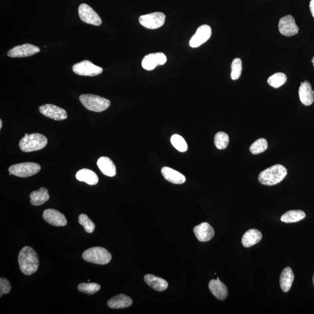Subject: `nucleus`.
Instances as JSON below:
<instances>
[{
    "mask_svg": "<svg viewBox=\"0 0 314 314\" xmlns=\"http://www.w3.org/2000/svg\"><path fill=\"white\" fill-rule=\"evenodd\" d=\"M11 289V286L10 282L4 278L0 279V297H2V295L10 293Z\"/></svg>",
    "mask_w": 314,
    "mask_h": 314,
    "instance_id": "f704fd0d",
    "label": "nucleus"
},
{
    "mask_svg": "<svg viewBox=\"0 0 314 314\" xmlns=\"http://www.w3.org/2000/svg\"><path fill=\"white\" fill-rule=\"evenodd\" d=\"M167 61V57L164 53L157 52L144 57L141 65L144 69L152 70L155 69L157 66L165 64Z\"/></svg>",
    "mask_w": 314,
    "mask_h": 314,
    "instance_id": "4468645a",
    "label": "nucleus"
},
{
    "mask_svg": "<svg viewBox=\"0 0 314 314\" xmlns=\"http://www.w3.org/2000/svg\"><path fill=\"white\" fill-rule=\"evenodd\" d=\"M144 280L148 285L156 291L162 292L168 288V283L164 279L159 278L151 274L144 276Z\"/></svg>",
    "mask_w": 314,
    "mask_h": 314,
    "instance_id": "b1692460",
    "label": "nucleus"
},
{
    "mask_svg": "<svg viewBox=\"0 0 314 314\" xmlns=\"http://www.w3.org/2000/svg\"><path fill=\"white\" fill-rule=\"evenodd\" d=\"M76 178L79 181H84L90 185H95L98 181L96 174L88 169H82L79 171L76 174Z\"/></svg>",
    "mask_w": 314,
    "mask_h": 314,
    "instance_id": "393cba45",
    "label": "nucleus"
},
{
    "mask_svg": "<svg viewBox=\"0 0 314 314\" xmlns=\"http://www.w3.org/2000/svg\"><path fill=\"white\" fill-rule=\"evenodd\" d=\"M306 214L301 210H291L286 212L281 217V220L285 223H297L306 218Z\"/></svg>",
    "mask_w": 314,
    "mask_h": 314,
    "instance_id": "bb28decb",
    "label": "nucleus"
},
{
    "mask_svg": "<svg viewBox=\"0 0 314 314\" xmlns=\"http://www.w3.org/2000/svg\"><path fill=\"white\" fill-rule=\"evenodd\" d=\"M165 18V14L162 12H154V13L141 15L139 18V22L146 28L156 29L164 25Z\"/></svg>",
    "mask_w": 314,
    "mask_h": 314,
    "instance_id": "0eeeda50",
    "label": "nucleus"
},
{
    "mask_svg": "<svg viewBox=\"0 0 314 314\" xmlns=\"http://www.w3.org/2000/svg\"><path fill=\"white\" fill-rule=\"evenodd\" d=\"M287 81V76L285 73L278 72L270 76L268 79V84L274 88H279L284 85Z\"/></svg>",
    "mask_w": 314,
    "mask_h": 314,
    "instance_id": "cd10ccee",
    "label": "nucleus"
},
{
    "mask_svg": "<svg viewBox=\"0 0 314 314\" xmlns=\"http://www.w3.org/2000/svg\"><path fill=\"white\" fill-rule=\"evenodd\" d=\"M97 164L101 172L106 176L113 177L116 175L115 165L109 157H100Z\"/></svg>",
    "mask_w": 314,
    "mask_h": 314,
    "instance_id": "aec40b11",
    "label": "nucleus"
},
{
    "mask_svg": "<svg viewBox=\"0 0 314 314\" xmlns=\"http://www.w3.org/2000/svg\"><path fill=\"white\" fill-rule=\"evenodd\" d=\"M47 138L40 134L24 135L20 141V149L23 152H32L42 150L47 145Z\"/></svg>",
    "mask_w": 314,
    "mask_h": 314,
    "instance_id": "7ed1b4c3",
    "label": "nucleus"
},
{
    "mask_svg": "<svg viewBox=\"0 0 314 314\" xmlns=\"http://www.w3.org/2000/svg\"><path fill=\"white\" fill-rule=\"evenodd\" d=\"M79 100L86 109L96 112H104L111 104L110 100L93 94H82Z\"/></svg>",
    "mask_w": 314,
    "mask_h": 314,
    "instance_id": "20e7f679",
    "label": "nucleus"
},
{
    "mask_svg": "<svg viewBox=\"0 0 314 314\" xmlns=\"http://www.w3.org/2000/svg\"><path fill=\"white\" fill-rule=\"evenodd\" d=\"M18 263L21 272L24 275H30L38 270L39 267L38 255L29 246L24 247L18 255Z\"/></svg>",
    "mask_w": 314,
    "mask_h": 314,
    "instance_id": "f257e3e1",
    "label": "nucleus"
},
{
    "mask_svg": "<svg viewBox=\"0 0 314 314\" xmlns=\"http://www.w3.org/2000/svg\"><path fill=\"white\" fill-rule=\"evenodd\" d=\"M229 142V138L228 135L224 133V132H220L215 135L214 143L218 149H225L228 146Z\"/></svg>",
    "mask_w": 314,
    "mask_h": 314,
    "instance_id": "c85d7f7f",
    "label": "nucleus"
},
{
    "mask_svg": "<svg viewBox=\"0 0 314 314\" xmlns=\"http://www.w3.org/2000/svg\"><path fill=\"white\" fill-rule=\"evenodd\" d=\"M39 112L43 115L55 121H62L67 117L66 110L52 104L43 105L39 107Z\"/></svg>",
    "mask_w": 314,
    "mask_h": 314,
    "instance_id": "9d476101",
    "label": "nucleus"
},
{
    "mask_svg": "<svg viewBox=\"0 0 314 314\" xmlns=\"http://www.w3.org/2000/svg\"><path fill=\"white\" fill-rule=\"evenodd\" d=\"M310 9L313 17L314 18V0H311L310 2Z\"/></svg>",
    "mask_w": 314,
    "mask_h": 314,
    "instance_id": "c9c22d12",
    "label": "nucleus"
},
{
    "mask_svg": "<svg viewBox=\"0 0 314 314\" xmlns=\"http://www.w3.org/2000/svg\"><path fill=\"white\" fill-rule=\"evenodd\" d=\"M193 232L200 242H206L211 241L215 235L214 230L207 223L200 224L194 227Z\"/></svg>",
    "mask_w": 314,
    "mask_h": 314,
    "instance_id": "dca6fc26",
    "label": "nucleus"
},
{
    "mask_svg": "<svg viewBox=\"0 0 314 314\" xmlns=\"http://www.w3.org/2000/svg\"><path fill=\"white\" fill-rule=\"evenodd\" d=\"M263 235L260 231L251 229L248 230L243 236L242 242L245 247H250L251 246L257 244L261 241Z\"/></svg>",
    "mask_w": 314,
    "mask_h": 314,
    "instance_id": "412c9836",
    "label": "nucleus"
},
{
    "mask_svg": "<svg viewBox=\"0 0 314 314\" xmlns=\"http://www.w3.org/2000/svg\"><path fill=\"white\" fill-rule=\"evenodd\" d=\"M30 202L33 205H41L50 199L47 189L41 187L39 190L33 191L30 195Z\"/></svg>",
    "mask_w": 314,
    "mask_h": 314,
    "instance_id": "a878e982",
    "label": "nucleus"
},
{
    "mask_svg": "<svg viewBox=\"0 0 314 314\" xmlns=\"http://www.w3.org/2000/svg\"><path fill=\"white\" fill-rule=\"evenodd\" d=\"M78 13L81 20L86 23L97 26L101 25L102 23V20L99 15L88 4H82L80 5L78 8Z\"/></svg>",
    "mask_w": 314,
    "mask_h": 314,
    "instance_id": "1a4fd4ad",
    "label": "nucleus"
},
{
    "mask_svg": "<svg viewBox=\"0 0 314 314\" xmlns=\"http://www.w3.org/2000/svg\"><path fill=\"white\" fill-rule=\"evenodd\" d=\"M312 63L313 64V66L314 67V57L313 58Z\"/></svg>",
    "mask_w": 314,
    "mask_h": 314,
    "instance_id": "4c0bfd02",
    "label": "nucleus"
},
{
    "mask_svg": "<svg viewBox=\"0 0 314 314\" xmlns=\"http://www.w3.org/2000/svg\"><path fill=\"white\" fill-rule=\"evenodd\" d=\"M163 177L172 183L180 184L186 181V178L183 174L175 169L165 167L161 170Z\"/></svg>",
    "mask_w": 314,
    "mask_h": 314,
    "instance_id": "4be33fe9",
    "label": "nucleus"
},
{
    "mask_svg": "<svg viewBox=\"0 0 314 314\" xmlns=\"http://www.w3.org/2000/svg\"><path fill=\"white\" fill-rule=\"evenodd\" d=\"M83 258L89 263L99 265H105L112 260V255L106 249L100 247H95L86 250L82 255Z\"/></svg>",
    "mask_w": 314,
    "mask_h": 314,
    "instance_id": "39448f33",
    "label": "nucleus"
},
{
    "mask_svg": "<svg viewBox=\"0 0 314 314\" xmlns=\"http://www.w3.org/2000/svg\"><path fill=\"white\" fill-rule=\"evenodd\" d=\"M288 174L284 166L277 164L262 171L258 176V180L266 186H273L281 183Z\"/></svg>",
    "mask_w": 314,
    "mask_h": 314,
    "instance_id": "f03ea898",
    "label": "nucleus"
},
{
    "mask_svg": "<svg viewBox=\"0 0 314 314\" xmlns=\"http://www.w3.org/2000/svg\"><path fill=\"white\" fill-rule=\"evenodd\" d=\"M171 141L172 145L179 152H185L188 149L187 144L185 140L183 137L179 135H174L171 137Z\"/></svg>",
    "mask_w": 314,
    "mask_h": 314,
    "instance_id": "2f4dec72",
    "label": "nucleus"
},
{
    "mask_svg": "<svg viewBox=\"0 0 314 314\" xmlns=\"http://www.w3.org/2000/svg\"><path fill=\"white\" fill-rule=\"evenodd\" d=\"M78 290L88 294H94L101 289L100 285L95 283H82L78 286Z\"/></svg>",
    "mask_w": 314,
    "mask_h": 314,
    "instance_id": "7c9ffc66",
    "label": "nucleus"
},
{
    "mask_svg": "<svg viewBox=\"0 0 314 314\" xmlns=\"http://www.w3.org/2000/svg\"><path fill=\"white\" fill-rule=\"evenodd\" d=\"M232 72H231V78L233 81L238 79L241 76L242 71V62L240 58H236L232 63Z\"/></svg>",
    "mask_w": 314,
    "mask_h": 314,
    "instance_id": "473e14b6",
    "label": "nucleus"
},
{
    "mask_svg": "<svg viewBox=\"0 0 314 314\" xmlns=\"http://www.w3.org/2000/svg\"><path fill=\"white\" fill-rule=\"evenodd\" d=\"M72 70L77 75L85 76H97L103 71L102 67L95 66L88 60L74 65Z\"/></svg>",
    "mask_w": 314,
    "mask_h": 314,
    "instance_id": "6e6552de",
    "label": "nucleus"
},
{
    "mask_svg": "<svg viewBox=\"0 0 314 314\" xmlns=\"http://www.w3.org/2000/svg\"><path fill=\"white\" fill-rule=\"evenodd\" d=\"M41 169V165L37 163L23 162L11 166L8 170L15 176L27 178L38 174Z\"/></svg>",
    "mask_w": 314,
    "mask_h": 314,
    "instance_id": "423d86ee",
    "label": "nucleus"
},
{
    "mask_svg": "<svg viewBox=\"0 0 314 314\" xmlns=\"http://www.w3.org/2000/svg\"><path fill=\"white\" fill-rule=\"evenodd\" d=\"M208 286L212 294L218 300H224L228 295L226 286L221 282L219 278L217 279H212L209 282Z\"/></svg>",
    "mask_w": 314,
    "mask_h": 314,
    "instance_id": "a211bd4d",
    "label": "nucleus"
},
{
    "mask_svg": "<svg viewBox=\"0 0 314 314\" xmlns=\"http://www.w3.org/2000/svg\"><path fill=\"white\" fill-rule=\"evenodd\" d=\"M2 121L1 119H0V129L2 128Z\"/></svg>",
    "mask_w": 314,
    "mask_h": 314,
    "instance_id": "e433bc0d",
    "label": "nucleus"
},
{
    "mask_svg": "<svg viewBox=\"0 0 314 314\" xmlns=\"http://www.w3.org/2000/svg\"><path fill=\"white\" fill-rule=\"evenodd\" d=\"M133 301L127 295L120 294L108 301L107 305L111 309H125L132 306Z\"/></svg>",
    "mask_w": 314,
    "mask_h": 314,
    "instance_id": "6ab92c4d",
    "label": "nucleus"
},
{
    "mask_svg": "<svg viewBox=\"0 0 314 314\" xmlns=\"http://www.w3.org/2000/svg\"><path fill=\"white\" fill-rule=\"evenodd\" d=\"M211 36V28L210 26L204 24L200 26L195 35L191 38L189 45L191 47L197 48L204 44Z\"/></svg>",
    "mask_w": 314,
    "mask_h": 314,
    "instance_id": "ddd939ff",
    "label": "nucleus"
},
{
    "mask_svg": "<svg viewBox=\"0 0 314 314\" xmlns=\"http://www.w3.org/2000/svg\"><path fill=\"white\" fill-rule=\"evenodd\" d=\"M298 94L301 102L304 106H309L314 103V91L312 90V85L309 82L306 81L301 83Z\"/></svg>",
    "mask_w": 314,
    "mask_h": 314,
    "instance_id": "f3484780",
    "label": "nucleus"
},
{
    "mask_svg": "<svg viewBox=\"0 0 314 314\" xmlns=\"http://www.w3.org/2000/svg\"><path fill=\"white\" fill-rule=\"evenodd\" d=\"M278 28L282 35L288 37L296 35L299 30L294 18L291 15H286L280 20Z\"/></svg>",
    "mask_w": 314,
    "mask_h": 314,
    "instance_id": "9b49d317",
    "label": "nucleus"
},
{
    "mask_svg": "<svg viewBox=\"0 0 314 314\" xmlns=\"http://www.w3.org/2000/svg\"><path fill=\"white\" fill-rule=\"evenodd\" d=\"M294 279L293 270L290 267H286L282 270L280 276V286L283 292H289L292 288Z\"/></svg>",
    "mask_w": 314,
    "mask_h": 314,
    "instance_id": "5701e85b",
    "label": "nucleus"
},
{
    "mask_svg": "<svg viewBox=\"0 0 314 314\" xmlns=\"http://www.w3.org/2000/svg\"><path fill=\"white\" fill-rule=\"evenodd\" d=\"M313 284H314V276H313Z\"/></svg>",
    "mask_w": 314,
    "mask_h": 314,
    "instance_id": "58836bf2",
    "label": "nucleus"
},
{
    "mask_svg": "<svg viewBox=\"0 0 314 314\" xmlns=\"http://www.w3.org/2000/svg\"><path fill=\"white\" fill-rule=\"evenodd\" d=\"M43 217L47 223L55 226H64L67 224L65 215L54 209H45Z\"/></svg>",
    "mask_w": 314,
    "mask_h": 314,
    "instance_id": "2eb2a0df",
    "label": "nucleus"
},
{
    "mask_svg": "<svg viewBox=\"0 0 314 314\" xmlns=\"http://www.w3.org/2000/svg\"><path fill=\"white\" fill-rule=\"evenodd\" d=\"M268 143L264 138H259L251 144L250 147V152L252 155H257L263 153L267 149Z\"/></svg>",
    "mask_w": 314,
    "mask_h": 314,
    "instance_id": "c756f323",
    "label": "nucleus"
},
{
    "mask_svg": "<svg viewBox=\"0 0 314 314\" xmlns=\"http://www.w3.org/2000/svg\"><path fill=\"white\" fill-rule=\"evenodd\" d=\"M41 49L36 45L24 44L17 45L8 52V56L11 58H23L32 56L38 53Z\"/></svg>",
    "mask_w": 314,
    "mask_h": 314,
    "instance_id": "f8f14e48",
    "label": "nucleus"
},
{
    "mask_svg": "<svg viewBox=\"0 0 314 314\" xmlns=\"http://www.w3.org/2000/svg\"><path fill=\"white\" fill-rule=\"evenodd\" d=\"M79 223L83 226L86 232L91 233L94 232L95 229V224L89 218L88 215L85 214H81L79 217Z\"/></svg>",
    "mask_w": 314,
    "mask_h": 314,
    "instance_id": "72a5a7b5",
    "label": "nucleus"
}]
</instances>
